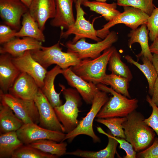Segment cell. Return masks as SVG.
Masks as SVG:
<instances>
[{
	"instance_id": "obj_1",
	"label": "cell",
	"mask_w": 158,
	"mask_h": 158,
	"mask_svg": "<svg viewBox=\"0 0 158 158\" xmlns=\"http://www.w3.org/2000/svg\"><path fill=\"white\" fill-rule=\"evenodd\" d=\"M144 116L136 110L126 116L122 123L126 140L139 152L150 146L154 140V130L144 121Z\"/></svg>"
},
{
	"instance_id": "obj_2",
	"label": "cell",
	"mask_w": 158,
	"mask_h": 158,
	"mask_svg": "<svg viewBox=\"0 0 158 158\" xmlns=\"http://www.w3.org/2000/svg\"><path fill=\"white\" fill-rule=\"evenodd\" d=\"M96 85L99 90L113 95L98 113L96 116L97 118L126 117L138 108V100L137 98H128L102 84Z\"/></svg>"
},
{
	"instance_id": "obj_3",
	"label": "cell",
	"mask_w": 158,
	"mask_h": 158,
	"mask_svg": "<svg viewBox=\"0 0 158 158\" xmlns=\"http://www.w3.org/2000/svg\"><path fill=\"white\" fill-rule=\"evenodd\" d=\"M115 47L112 46L103 51L97 58L82 59L77 65L71 66L75 74L85 80L97 85L101 83L106 75V68Z\"/></svg>"
},
{
	"instance_id": "obj_4",
	"label": "cell",
	"mask_w": 158,
	"mask_h": 158,
	"mask_svg": "<svg viewBox=\"0 0 158 158\" xmlns=\"http://www.w3.org/2000/svg\"><path fill=\"white\" fill-rule=\"evenodd\" d=\"M62 49L59 41L51 46H42L41 49L30 51L32 57L46 69L53 64L66 69L77 65L81 60L75 54L64 52Z\"/></svg>"
},
{
	"instance_id": "obj_5",
	"label": "cell",
	"mask_w": 158,
	"mask_h": 158,
	"mask_svg": "<svg viewBox=\"0 0 158 158\" xmlns=\"http://www.w3.org/2000/svg\"><path fill=\"white\" fill-rule=\"evenodd\" d=\"M66 102L54 109L58 119L68 133L75 129L78 124V117L81 100L79 93L75 89L66 88L60 85Z\"/></svg>"
},
{
	"instance_id": "obj_6",
	"label": "cell",
	"mask_w": 158,
	"mask_h": 158,
	"mask_svg": "<svg viewBox=\"0 0 158 158\" xmlns=\"http://www.w3.org/2000/svg\"><path fill=\"white\" fill-rule=\"evenodd\" d=\"M109 99L107 92L100 90L92 101L89 111L79 122L75 129L66 134L63 142L67 140L71 142L78 135H85L90 137L94 142H100V138L96 135L93 130V122L98 113Z\"/></svg>"
},
{
	"instance_id": "obj_7",
	"label": "cell",
	"mask_w": 158,
	"mask_h": 158,
	"mask_svg": "<svg viewBox=\"0 0 158 158\" xmlns=\"http://www.w3.org/2000/svg\"><path fill=\"white\" fill-rule=\"evenodd\" d=\"M118 39L117 33L112 31L103 40L97 43H89L86 41L85 38H83L75 43L69 41L65 46L67 52L75 54L81 60L88 58L93 59L100 56L102 52L112 47Z\"/></svg>"
},
{
	"instance_id": "obj_8",
	"label": "cell",
	"mask_w": 158,
	"mask_h": 158,
	"mask_svg": "<svg viewBox=\"0 0 158 158\" xmlns=\"http://www.w3.org/2000/svg\"><path fill=\"white\" fill-rule=\"evenodd\" d=\"M1 102L8 105L24 123H39L37 108L34 100L24 99L0 90Z\"/></svg>"
},
{
	"instance_id": "obj_9",
	"label": "cell",
	"mask_w": 158,
	"mask_h": 158,
	"mask_svg": "<svg viewBox=\"0 0 158 158\" xmlns=\"http://www.w3.org/2000/svg\"><path fill=\"white\" fill-rule=\"evenodd\" d=\"M123 11L113 20L97 30V36L104 39L110 32L109 29L116 25L123 24L132 30L137 28L140 25L146 24L149 16L140 9L131 6H123Z\"/></svg>"
},
{
	"instance_id": "obj_10",
	"label": "cell",
	"mask_w": 158,
	"mask_h": 158,
	"mask_svg": "<svg viewBox=\"0 0 158 158\" xmlns=\"http://www.w3.org/2000/svg\"><path fill=\"white\" fill-rule=\"evenodd\" d=\"M79 2L75 3L76 18L74 23L65 31L61 30L60 38H66L72 34L75 35L72 43H75L83 38H89L98 42L101 39L97 36V30L95 29L93 23L87 20L84 16L85 12Z\"/></svg>"
},
{
	"instance_id": "obj_11",
	"label": "cell",
	"mask_w": 158,
	"mask_h": 158,
	"mask_svg": "<svg viewBox=\"0 0 158 158\" xmlns=\"http://www.w3.org/2000/svg\"><path fill=\"white\" fill-rule=\"evenodd\" d=\"M35 123H24L16 131L19 139L24 145L41 139H49L58 142H63L64 133L48 129Z\"/></svg>"
},
{
	"instance_id": "obj_12",
	"label": "cell",
	"mask_w": 158,
	"mask_h": 158,
	"mask_svg": "<svg viewBox=\"0 0 158 158\" xmlns=\"http://www.w3.org/2000/svg\"><path fill=\"white\" fill-rule=\"evenodd\" d=\"M34 100L39 116V126L48 129L65 133V129L60 122L54 108L40 88Z\"/></svg>"
},
{
	"instance_id": "obj_13",
	"label": "cell",
	"mask_w": 158,
	"mask_h": 158,
	"mask_svg": "<svg viewBox=\"0 0 158 158\" xmlns=\"http://www.w3.org/2000/svg\"><path fill=\"white\" fill-rule=\"evenodd\" d=\"M28 8L20 0H0V16L6 25L17 31Z\"/></svg>"
},
{
	"instance_id": "obj_14",
	"label": "cell",
	"mask_w": 158,
	"mask_h": 158,
	"mask_svg": "<svg viewBox=\"0 0 158 158\" xmlns=\"http://www.w3.org/2000/svg\"><path fill=\"white\" fill-rule=\"evenodd\" d=\"M12 61L21 72L26 73L35 80L39 87L43 86L47 69L32 56L30 50L25 51L21 56L12 57Z\"/></svg>"
},
{
	"instance_id": "obj_15",
	"label": "cell",
	"mask_w": 158,
	"mask_h": 158,
	"mask_svg": "<svg viewBox=\"0 0 158 158\" xmlns=\"http://www.w3.org/2000/svg\"><path fill=\"white\" fill-rule=\"evenodd\" d=\"M62 74L68 84L75 88L85 102L87 104H92L95 95L100 90L97 85L77 75L72 70L71 67L63 69Z\"/></svg>"
},
{
	"instance_id": "obj_16",
	"label": "cell",
	"mask_w": 158,
	"mask_h": 158,
	"mask_svg": "<svg viewBox=\"0 0 158 158\" xmlns=\"http://www.w3.org/2000/svg\"><path fill=\"white\" fill-rule=\"evenodd\" d=\"M39 88L32 77L26 73L21 72L8 92L18 98L34 100Z\"/></svg>"
},
{
	"instance_id": "obj_17",
	"label": "cell",
	"mask_w": 158,
	"mask_h": 158,
	"mask_svg": "<svg viewBox=\"0 0 158 158\" xmlns=\"http://www.w3.org/2000/svg\"><path fill=\"white\" fill-rule=\"evenodd\" d=\"M28 11L40 28L43 31L47 20L55 17V0H32Z\"/></svg>"
},
{
	"instance_id": "obj_18",
	"label": "cell",
	"mask_w": 158,
	"mask_h": 158,
	"mask_svg": "<svg viewBox=\"0 0 158 158\" xmlns=\"http://www.w3.org/2000/svg\"><path fill=\"white\" fill-rule=\"evenodd\" d=\"M42 42L28 37L14 38L0 47V53H7L13 57H19L27 51L41 49Z\"/></svg>"
},
{
	"instance_id": "obj_19",
	"label": "cell",
	"mask_w": 158,
	"mask_h": 158,
	"mask_svg": "<svg viewBox=\"0 0 158 158\" xmlns=\"http://www.w3.org/2000/svg\"><path fill=\"white\" fill-rule=\"evenodd\" d=\"M12 57L7 53L0 55V90L7 93L21 72L12 61Z\"/></svg>"
},
{
	"instance_id": "obj_20",
	"label": "cell",
	"mask_w": 158,
	"mask_h": 158,
	"mask_svg": "<svg viewBox=\"0 0 158 158\" xmlns=\"http://www.w3.org/2000/svg\"><path fill=\"white\" fill-rule=\"evenodd\" d=\"M55 1L56 14L50 24L53 27H60L61 30H67L75 20L73 12L74 0H55Z\"/></svg>"
},
{
	"instance_id": "obj_21",
	"label": "cell",
	"mask_w": 158,
	"mask_h": 158,
	"mask_svg": "<svg viewBox=\"0 0 158 158\" xmlns=\"http://www.w3.org/2000/svg\"><path fill=\"white\" fill-rule=\"evenodd\" d=\"M97 128L99 133L105 135L108 137V143L105 148L98 151L77 150L74 151L66 152V154L85 158H114L116 154L118 156L116 150L118 143L113 137L111 133H106L99 126L97 127Z\"/></svg>"
},
{
	"instance_id": "obj_22",
	"label": "cell",
	"mask_w": 158,
	"mask_h": 158,
	"mask_svg": "<svg viewBox=\"0 0 158 158\" xmlns=\"http://www.w3.org/2000/svg\"><path fill=\"white\" fill-rule=\"evenodd\" d=\"M63 69L59 66L56 65L50 71H47L44 80L43 86L40 88L45 96L52 106L54 108L62 105L60 95L55 90L54 81L56 76L62 73Z\"/></svg>"
},
{
	"instance_id": "obj_23",
	"label": "cell",
	"mask_w": 158,
	"mask_h": 158,
	"mask_svg": "<svg viewBox=\"0 0 158 158\" xmlns=\"http://www.w3.org/2000/svg\"><path fill=\"white\" fill-rule=\"evenodd\" d=\"M149 32L145 24L141 25L136 29L132 30L128 35L129 38L128 46L129 48L131 49L133 44L138 43L141 46V50L136 56L138 58L143 56L151 61L153 55L150 51L148 44Z\"/></svg>"
},
{
	"instance_id": "obj_24",
	"label": "cell",
	"mask_w": 158,
	"mask_h": 158,
	"mask_svg": "<svg viewBox=\"0 0 158 158\" xmlns=\"http://www.w3.org/2000/svg\"><path fill=\"white\" fill-rule=\"evenodd\" d=\"M7 105L0 104V134L16 131L24 123Z\"/></svg>"
},
{
	"instance_id": "obj_25",
	"label": "cell",
	"mask_w": 158,
	"mask_h": 158,
	"mask_svg": "<svg viewBox=\"0 0 158 158\" xmlns=\"http://www.w3.org/2000/svg\"><path fill=\"white\" fill-rule=\"evenodd\" d=\"M22 26L17 31L15 37H28L42 42L45 41L43 31L40 28L37 22L30 14L29 11L22 17Z\"/></svg>"
},
{
	"instance_id": "obj_26",
	"label": "cell",
	"mask_w": 158,
	"mask_h": 158,
	"mask_svg": "<svg viewBox=\"0 0 158 158\" xmlns=\"http://www.w3.org/2000/svg\"><path fill=\"white\" fill-rule=\"evenodd\" d=\"M23 145L16 131L0 134V158H11L15 151Z\"/></svg>"
},
{
	"instance_id": "obj_27",
	"label": "cell",
	"mask_w": 158,
	"mask_h": 158,
	"mask_svg": "<svg viewBox=\"0 0 158 158\" xmlns=\"http://www.w3.org/2000/svg\"><path fill=\"white\" fill-rule=\"evenodd\" d=\"M82 4L89 8L90 11L101 14L108 21L113 20L121 13L117 9V5L115 2L108 4L106 2L86 0Z\"/></svg>"
},
{
	"instance_id": "obj_28",
	"label": "cell",
	"mask_w": 158,
	"mask_h": 158,
	"mask_svg": "<svg viewBox=\"0 0 158 158\" xmlns=\"http://www.w3.org/2000/svg\"><path fill=\"white\" fill-rule=\"evenodd\" d=\"M141 57L142 64L135 61L129 55L125 56L127 62L136 66L144 74L148 82L149 94L152 96L154 85L158 75L151 61L146 57L142 56Z\"/></svg>"
},
{
	"instance_id": "obj_29",
	"label": "cell",
	"mask_w": 158,
	"mask_h": 158,
	"mask_svg": "<svg viewBox=\"0 0 158 158\" xmlns=\"http://www.w3.org/2000/svg\"><path fill=\"white\" fill-rule=\"evenodd\" d=\"M49 139H41L30 144V146L43 152L60 157L66 154L67 144L63 142L59 143Z\"/></svg>"
},
{
	"instance_id": "obj_30",
	"label": "cell",
	"mask_w": 158,
	"mask_h": 158,
	"mask_svg": "<svg viewBox=\"0 0 158 158\" xmlns=\"http://www.w3.org/2000/svg\"><path fill=\"white\" fill-rule=\"evenodd\" d=\"M108 70L111 73L125 78L129 82L133 77L129 67L121 59V56L116 48L114 50L109 59L108 63Z\"/></svg>"
},
{
	"instance_id": "obj_31",
	"label": "cell",
	"mask_w": 158,
	"mask_h": 158,
	"mask_svg": "<svg viewBox=\"0 0 158 158\" xmlns=\"http://www.w3.org/2000/svg\"><path fill=\"white\" fill-rule=\"evenodd\" d=\"M129 82L125 78L111 73L106 74L103 78L101 84L110 85L117 92L131 98L128 90Z\"/></svg>"
},
{
	"instance_id": "obj_32",
	"label": "cell",
	"mask_w": 158,
	"mask_h": 158,
	"mask_svg": "<svg viewBox=\"0 0 158 158\" xmlns=\"http://www.w3.org/2000/svg\"><path fill=\"white\" fill-rule=\"evenodd\" d=\"M58 156L43 152L28 145L24 144L16 150L11 158H56Z\"/></svg>"
},
{
	"instance_id": "obj_33",
	"label": "cell",
	"mask_w": 158,
	"mask_h": 158,
	"mask_svg": "<svg viewBox=\"0 0 158 158\" xmlns=\"http://www.w3.org/2000/svg\"><path fill=\"white\" fill-rule=\"evenodd\" d=\"M126 119V117H114L106 118H97L95 121L107 127L113 136L126 139L122 123Z\"/></svg>"
},
{
	"instance_id": "obj_34",
	"label": "cell",
	"mask_w": 158,
	"mask_h": 158,
	"mask_svg": "<svg viewBox=\"0 0 158 158\" xmlns=\"http://www.w3.org/2000/svg\"><path fill=\"white\" fill-rule=\"evenodd\" d=\"M117 5L128 6L139 9L149 16L152 13L155 6L153 0H116Z\"/></svg>"
},
{
	"instance_id": "obj_35",
	"label": "cell",
	"mask_w": 158,
	"mask_h": 158,
	"mask_svg": "<svg viewBox=\"0 0 158 158\" xmlns=\"http://www.w3.org/2000/svg\"><path fill=\"white\" fill-rule=\"evenodd\" d=\"M146 25L149 31L148 35L150 39L153 42L158 36V7L155 6L148 18Z\"/></svg>"
},
{
	"instance_id": "obj_36",
	"label": "cell",
	"mask_w": 158,
	"mask_h": 158,
	"mask_svg": "<svg viewBox=\"0 0 158 158\" xmlns=\"http://www.w3.org/2000/svg\"><path fill=\"white\" fill-rule=\"evenodd\" d=\"M146 100L152 107V111L150 116L145 118L144 121L154 130L158 138V107L153 102L148 95L146 96Z\"/></svg>"
},
{
	"instance_id": "obj_37",
	"label": "cell",
	"mask_w": 158,
	"mask_h": 158,
	"mask_svg": "<svg viewBox=\"0 0 158 158\" xmlns=\"http://www.w3.org/2000/svg\"><path fill=\"white\" fill-rule=\"evenodd\" d=\"M136 158H158V138H156L148 147L138 152Z\"/></svg>"
},
{
	"instance_id": "obj_38",
	"label": "cell",
	"mask_w": 158,
	"mask_h": 158,
	"mask_svg": "<svg viewBox=\"0 0 158 158\" xmlns=\"http://www.w3.org/2000/svg\"><path fill=\"white\" fill-rule=\"evenodd\" d=\"M17 31L6 25H0V44L2 45L15 38Z\"/></svg>"
},
{
	"instance_id": "obj_39",
	"label": "cell",
	"mask_w": 158,
	"mask_h": 158,
	"mask_svg": "<svg viewBox=\"0 0 158 158\" xmlns=\"http://www.w3.org/2000/svg\"><path fill=\"white\" fill-rule=\"evenodd\" d=\"M151 98L152 101L158 107V77L155 82Z\"/></svg>"
},
{
	"instance_id": "obj_40",
	"label": "cell",
	"mask_w": 158,
	"mask_h": 158,
	"mask_svg": "<svg viewBox=\"0 0 158 158\" xmlns=\"http://www.w3.org/2000/svg\"><path fill=\"white\" fill-rule=\"evenodd\" d=\"M151 53L158 54V36L149 47Z\"/></svg>"
},
{
	"instance_id": "obj_41",
	"label": "cell",
	"mask_w": 158,
	"mask_h": 158,
	"mask_svg": "<svg viewBox=\"0 0 158 158\" xmlns=\"http://www.w3.org/2000/svg\"><path fill=\"white\" fill-rule=\"evenodd\" d=\"M151 62L158 75V54H153Z\"/></svg>"
},
{
	"instance_id": "obj_42",
	"label": "cell",
	"mask_w": 158,
	"mask_h": 158,
	"mask_svg": "<svg viewBox=\"0 0 158 158\" xmlns=\"http://www.w3.org/2000/svg\"><path fill=\"white\" fill-rule=\"evenodd\" d=\"M29 8L32 0H20Z\"/></svg>"
},
{
	"instance_id": "obj_43",
	"label": "cell",
	"mask_w": 158,
	"mask_h": 158,
	"mask_svg": "<svg viewBox=\"0 0 158 158\" xmlns=\"http://www.w3.org/2000/svg\"><path fill=\"white\" fill-rule=\"evenodd\" d=\"M86 0H74V2L75 3L77 2H80L82 4L83 2Z\"/></svg>"
},
{
	"instance_id": "obj_44",
	"label": "cell",
	"mask_w": 158,
	"mask_h": 158,
	"mask_svg": "<svg viewBox=\"0 0 158 158\" xmlns=\"http://www.w3.org/2000/svg\"><path fill=\"white\" fill-rule=\"evenodd\" d=\"M93 0L96 1H99V2H106L108 0Z\"/></svg>"
}]
</instances>
